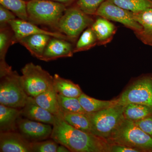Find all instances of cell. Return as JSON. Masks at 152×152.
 I'll return each instance as SVG.
<instances>
[{"label":"cell","mask_w":152,"mask_h":152,"mask_svg":"<svg viewBox=\"0 0 152 152\" xmlns=\"http://www.w3.org/2000/svg\"><path fill=\"white\" fill-rule=\"evenodd\" d=\"M108 142L119 144L140 150L152 152V138L142 130L134 122L125 119L114 132Z\"/></svg>","instance_id":"3957f363"},{"label":"cell","mask_w":152,"mask_h":152,"mask_svg":"<svg viewBox=\"0 0 152 152\" xmlns=\"http://www.w3.org/2000/svg\"><path fill=\"white\" fill-rule=\"evenodd\" d=\"M16 16L10 10L0 5V28L9 26V23L16 18Z\"/></svg>","instance_id":"4dcf8cb0"},{"label":"cell","mask_w":152,"mask_h":152,"mask_svg":"<svg viewBox=\"0 0 152 152\" xmlns=\"http://www.w3.org/2000/svg\"><path fill=\"white\" fill-rule=\"evenodd\" d=\"M124 115L126 119L136 122L152 115V109L141 104H128L124 106Z\"/></svg>","instance_id":"cb8c5ba5"},{"label":"cell","mask_w":152,"mask_h":152,"mask_svg":"<svg viewBox=\"0 0 152 152\" xmlns=\"http://www.w3.org/2000/svg\"><path fill=\"white\" fill-rule=\"evenodd\" d=\"M105 0H77L76 6L85 13L95 15L97 11Z\"/></svg>","instance_id":"f546056e"},{"label":"cell","mask_w":152,"mask_h":152,"mask_svg":"<svg viewBox=\"0 0 152 152\" xmlns=\"http://www.w3.org/2000/svg\"><path fill=\"white\" fill-rule=\"evenodd\" d=\"M69 41L52 37L43 53L41 60L49 61L61 58L71 57L73 56L74 48Z\"/></svg>","instance_id":"4fadbf2b"},{"label":"cell","mask_w":152,"mask_h":152,"mask_svg":"<svg viewBox=\"0 0 152 152\" xmlns=\"http://www.w3.org/2000/svg\"><path fill=\"white\" fill-rule=\"evenodd\" d=\"M33 98L39 106L51 113L56 116L61 114L57 93L54 87Z\"/></svg>","instance_id":"44dd1931"},{"label":"cell","mask_w":152,"mask_h":152,"mask_svg":"<svg viewBox=\"0 0 152 152\" xmlns=\"http://www.w3.org/2000/svg\"><path fill=\"white\" fill-rule=\"evenodd\" d=\"M109 152H141L140 150L132 147L119 144H110Z\"/></svg>","instance_id":"d6a6232c"},{"label":"cell","mask_w":152,"mask_h":152,"mask_svg":"<svg viewBox=\"0 0 152 152\" xmlns=\"http://www.w3.org/2000/svg\"><path fill=\"white\" fill-rule=\"evenodd\" d=\"M95 15L110 21L118 22L132 30L135 34L141 32L142 28L136 21L134 13L105 0L100 6Z\"/></svg>","instance_id":"9c48e42d"},{"label":"cell","mask_w":152,"mask_h":152,"mask_svg":"<svg viewBox=\"0 0 152 152\" xmlns=\"http://www.w3.org/2000/svg\"><path fill=\"white\" fill-rule=\"evenodd\" d=\"M91 27L97 38L98 45H104L110 43L117 31L116 26L108 19L98 16Z\"/></svg>","instance_id":"9a60e30c"},{"label":"cell","mask_w":152,"mask_h":152,"mask_svg":"<svg viewBox=\"0 0 152 152\" xmlns=\"http://www.w3.org/2000/svg\"><path fill=\"white\" fill-rule=\"evenodd\" d=\"M134 13L152 7V0H107Z\"/></svg>","instance_id":"484cf974"},{"label":"cell","mask_w":152,"mask_h":152,"mask_svg":"<svg viewBox=\"0 0 152 152\" xmlns=\"http://www.w3.org/2000/svg\"><path fill=\"white\" fill-rule=\"evenodd\" d=\"M31 152H57L58 143L53 139L31 142Z\"/></svg>","instance_id":"f1b7e54d"},{"label":"cell","mask_w":152,"mask_h":152,"mask_svg":"<svg viewBox=\"0 0 152 152\" xmlns=\"http://www.w3.org/2000/svg\"><path fill=\"white\" fill-rule=\"evenodd\" d=\"M97 45V38L92 28L89 27L82 33L74 47V53L88 50Z\"/></svg>","instance_id":"d4e9b609"},{"label":"cell","mask_w":152,"mask_h":152,"mask_svg":"<svg viewBox=\"0 0 152 152\" xmlns=\"http://www.w3.org/2000/svg\"><path fill=\"white\" fill-rule=\"evenodd\" d=\"M116 99L117 104H139L152 109V77L145 76L136 80Z\"/></svg>","instance_id":"ba28073f"},{"label":"cell","mask_w":152,"mask_h":152,"mask_svg":"<svg viewBox=\"0 0 152 152\" xmlns=\"http://www.w3.org/2000/svg\"><path fill=\"white\" fill-rule=\"evenodd\" d=\"M9 24L13 31V45L18 43V42L23 38L37 34H45L53 37L70 41L66 36L62 33L50 32L41 29L34 24L21 19H15L10 22Z\"/></svg>","instance_id":"8fae6325"},{"label":"cell","mask_w":152,"mask_h":152,"mask_svg":"<svg viewBox=\"0 0 152 152\" xmlns=\"http://www.w3.org/2000/svg\"><path fill=\"white\" fill-rule=\"evenodd\" d=\"M31 144L18 131L1 132V152H31Z\"/></svg>","instance_id":"7c38bea8"},{"label":"cell","mask_w":152,"mask_h":152,"mask_svg":"<svg viewBox=\"0 0 152 152\" xmlns=\"http://www.w3.org/2000/svg\"><path fill=\"white\" fill-rule=\"evenodd\" d=\"M21 116V110L0 104V131H17V121Z\"/></svg>","instance_id":"d6986e66"},{"label":"cell","mask_w":152,"mask_h":152,"mask_svg":"<svg viewBox=\"0 0 152 152\" xmlns=\"http://www.w3.org/2000/svg\"><path fill=\"white\" fill-rule=\"evenodd\" d=\"M78 99L83 108L87 113H93L99 111L116 104V99L103 101L91 97L83 93Z\"/></svg>","instance_id":"7402d4cb"},{"label":"cell","mask_w":152,"mask_h":152,"mask_svg":"<svg viewBox=\"0 0 152 152\" xmlns=\"http://www.w3.org/2000/svg\"><path fill=\"white\" fill-rule=\"evenodd\" d=\"M94 20L77 6L66 8L60 19L56 29L65 35L70 41H75Z\"/></svg>","instance_id":"52a82bcc"},{"label":"cell","mask_w":152,"mask_h":152,"mask_svg":"<svg viewBox=\"0 0 152 152\" xmlns=\"http://www.w3.org/2000/svg\"><path fill=\"white\" fill-rule=\"evenodd\" d=\"M21 72L22 86L28 96L34 97L53 87V76L40 66L28 63L22 68Z\"/></svg>","instance_id":"8992f818"},{"label":"cell","mask_w":152,"mask_h":152,"mask_svg":"<svg viewBox=\"0 0 152 152\" xmlns=\"http://www.w3.org/2000/svg\"><path fill=\"white\" fill-rule=\"evenodd\" d=\"M88 114L91 122V134L107 142L125 119L124 106L117 104Z\"/></svg>","instance_id":"7a4b0ae2"},{"label":"cell","mask_w":152,"mask_h":152,"mask_svg":"<svg viewBox=\"0 0 152 152\" xmlns=\"http://www.w3.org/2000/svg\"><path fill=\"white\" fill-rule=\"evenodd\" d=\"M134 15L136 21L142 28L141 32L136 35L144 43L152 45V7Z\"/></svg>","instance_id":"e0dca14e"},{"label":"cell","mask_w":152,"mask_h":152,"mask_svg":"<svg viewBox=\"0 0 152 152\" xmlns=\"http://www.w3.org/2000/svg\"><path fill=\"white\" fill-rule=\"evenodd\" d=\"M0 4L12 11L19 19L28 21L27 2L24 0H0Z\"/></svg>","instance_id":"83f0119b"},{"label":"cell","mask_w":152,"mask_h":152,"mask_svg":"<svg viewBox=\"0 0 152 152\" xmlns=\"http://www.w3.org/2000/svg\"><path fill=\"white\" fill-rule=\"evenodd\" d=\"M51 139L73 152H109L110 144L94 135L76 129L61 114L56 116Z\"/></svg>","instance_id":"6da1fadb"},{"label":"cell","mask_w":152,"mask_h":152,"mask_svg":"<svg viewBox=\"0 0 152 152\" xmlns=\"http://www.w3.org/2000/svg\"><path fill=\"white\" fill-rule=\"evenodd\" d=\"M57 99L61 113H86L78 98L68 97L57 94Z\"/></svg>","instance_id":"4316f807"},{"label":"cell","mask_w":152,"mask_h":152,"mask_svg":"<svg viewBox=\"0 0 152 152\" xmlns=\"http://www.w3.org/2000/svg\"><path fill=\"white\" fill-rule=\"evenodd\" d=\"M53 87L57 94L68 97L78 98L83 93L79 85L58 74L53 76Z\"/></svg>","instance_id":"ffe728a7"},{"label":"cell","mask_w":152,"mask_h":152,"mask_svg":"<svg viewBox=\"0 0 152 152\" xmlns=\"http://www.w3.org/2000/svg\"><path fill=\"white\" fill-rule=\"evenodd\" d=\"M17 131L28 141H41L50 137L53 127L51 125L19 117Z\"/></svg>","instance_id":"30bf717a"},{"label":"cell","mask_w":152,"mask_h":152,"mask_svg":"<svg viewBox=\"0 0 152 152\" xmlns=\"http://www.w3.org/2000/svg\"><path fill=\"white\" fill-rule=\"evenodd\" d=\"M21 115L28 119L53 126L56 115L39 106L32 97H28L25 106L21 109Z\"/></svg>","instance_id":"5bb4252c"},{"label":"cell","mask_w":152,"mask_h":152,"mask_svg":"<svg viewBox=\"0 0 152 152\" xmlns=\"http://www.w3.org/2000/svg\"><path fill=\"white\" fill-rule=\"evenodd\" d=\"M66 9L64 4L51 0H30L27 2L28 21L55 29Z\"/></svg>","instance_id":"277c9868"},{"label":"cell","mask_w":152,"mask_h":152,"mask_svg":"<svg viewBox=\"0 0 152 152\" xmlns=\"http://www.w3.org/2000/svg\"><path fill=\"white\" fill-rule=\"evenodd\" d=\"M0 78V104L22 109L28 96L22 86L21 76L12 69Z\"/></svg>","instance_id":"5b68a950"},{"label":"cell","mask_w":152,"mask_h":152,"mask_svg":"<svg viewBox=\"0 0 152 152\" xmlns=\"http://www.w3.org/2000/svg\"><path fill=\"white\" fill-rule=\"evenodd\" d=\"M66 122L73 127L85 132L91 133V124L87 113H61Z\"/></svg>","instance_id":"603a6c76"},{"label":"cell","mask_w":152,"mask_h":152,"mask_svg":"<svg viewBox=\"0 0 152 152\" xmlns=\"http://www.w3.org/2000/svg\"><path fill=\"white\" fill-rule=\"evenodd\" d=\"M52 37L45 34H37L23 38L18 43L27 49L32 56L41 60L45 49Z\"/></svg>","instance_id":"2e32d148"},{"label":"cell","mask_w":152,"mask_h":152,"mask_svg":"<svg viewBox=\"0 0 152 152\" xmlns=\"http://www.w3.org/2000/svg\"><path fill=\"white\" fill-rule=\"evenodd\" d=\"M51 1L62 3V4L66 5V4H70V3L72 2L75 0H51Z\"/></svg>","instance_id":"e575fe53"},{"label":"cell","mask_w":152,"mask_h":152,"mask_svg":"<svg viewBox=\"0 0 152 152\" xmlns=\"http://www.w3.org/2000/svg\"><path fill=\"white\" fill-rule=\"evenodd\" d=\"M70 150L64 145H60L57 148V152H69Z\"/></svg>","instance_id":"836d02e7"},{"label":"cell","mask_w":152,"mask_h":152,"mask_svg":"<svg viewBox=\"0 0 152 152\" xmlns=\"http://www.w3.org/2000/svg\"><path fill=\"white\" fill-rule=\"evenodd\" d=\"M14 32L10 25L0 28V75L12 69L6 63V56L10 46L13 45Z\"/></svg>","instance_id":"ac0fdd59"},{"label":"cell","mask_w":152,"mask_h":152,"mask_svg":"<svg viewBox=\"0 0 152 152\" xmlns=\"http://www.w3.org/2000/svg\"><path fill=\"white\" fill-rule=\"evenodd\" d=\"M134 122L142 130L152 138V115Z\"/></svg>","instance_id":"1f68e13d"}]
</instances>
